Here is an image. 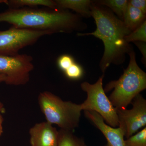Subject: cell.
Segmentation results:
<instances>
[{"label": "cell", "instance_id": "15", "mask_svg": "<svg viewBox=\"0 0 146 146\" xmlns=\"http://www.w3.org/2000/svg\"><path fill=\"white\" fill-rule=\"evenodd\" d=\"M58 146H86L82 139L74 135L73 131L60 129Z\"/></svg>", "mask_w": 146, "mask_h": 146}, {"label": "cell", "instance_id": "24", "mask_svg": "<svg viewBox=\"0 0 146 146\" xmlns=\"http://www.w3.org/2000/svg\"><path fill=\"white\" fill-rule=\"evenodd\" d=\"M7 2V0H0V4L2 3L6 4Z\"/></svg>", "mask_w": 146, "mask_h": 146}, {"label": "cell", "instance_id": "5", "mask_svg": "<svg viewBox=\"0 0 146 146\" xmlns=\"http://www.w3.org/2000/svg\"><path fill=\"white\" fill-rule=\"evenodd\" d=\"M104 74L100 77L94 84L87 82L81 84V89L86 92L87 98L80 104L82 110H91L96 112L103 118L107 125L112 127L119 126L116 108L106 96L103 87Z\"/></svg>", "mask_w": 146, "mask_h": 146}, {"label": "cell", "instance_id": "16", "mask_svg": "<svg viewBox=\"0 0 146 146\" xmlns=\"http://www.w3.org/2000/svg\"><path fill=\"white\" fill-rule=\"evenodd\" d=\"M126 41L128 43L131 42H146V21L140 26L126 36Z\"/></svg>", "mask_w": 146, "mask_h": 146}, {"label": "cell", "instance_id": "11", "mask_svg": "<svg viewBox=\"0 0 146 146\" xmlns=\"http://www.w3.org/2000/svg\"><path fill=\"white\" fill-rule=\"evenodd\" d=\"M58 9H71L76 12L79 16L85 18L91 17V5L92 1L90 0H56Z\"/></svg>", "mask_w": 146, "mask_h": 146}, {"label": "cell", "instance_id": "4", "mask_svg": "<svg viewBox=\"0 0 146 146\" xmlns=\"http://www.w3.org/2000/svg\"><path fill=\"white\" fill-rule=\"evenodd\" d=\"M38 101L46 121L56 125L61 129L72 131L78 126L82 111L80 104L63 101L48 91L39 94Z\"/></svg>", "mask_w": 146, "mask_h": 146}, {"label": "cell", "instance_id": "3", "mask_svg": "<svg viewBox=\"0 0 146 146\" xmlns=\"http://www.w3.org/2000/svg\"><path fill=\"white\" fill-rule=\"evenodd\" d=\"M127 68L117 80L110 81L105 87V92L113 89L108 98L116 109H125L133 99L146 88V74L136 62L132 48Z\"/></svg>", "mask_w": 146, "mask_h": 146}, {"label": "cell", "instance_id": "19", "mask_svg": "<svg viewBox=\"0 0 146 146\" xmlns=\"http://www.w3.org/2000/svg\"><path fill=\"white\" fill-rule=\"evenodd\" d=\"M75 63L72 57L68 54H64L58 58L57 64L60 70L65 72L73 63Z\"/></svg>", "mask_w": 146, "mask_h": 146}, {"label": "cell", "instance_id": "13", "mask_svg": "<svg viewBox=\"0 0 146 146\" xmlns=\"http://www.w3.org/2000/svg\"><path fill=\"white\" fill-rule=\"evenodd\" d=\"M6 4L9 8H35L38 6H43L47 8L57 9L56 3L52 0H10L7 1Z\"/></svg>", "mask_w": 146, "mask_h": 146}, {"label": "cell", "instance_id": "6", "mask_svg": "<svg viewBox=\"0 0 146 146\" xmlns=\"http://www.w3.org/2000/svg\"><path fill=\"white\" fill-rule=\"evenodd\" d=\"M32 57L26 54L14 56L0 54V75L5 76V83L20 86L27 84L34 69Z\"/></svg>", "mask_w": 146, "mask_h": 146}, {"label": "cell", "instance_id": "21", "mask_svg": "<svg viewBox=\"0 0 146 146\" xmlns=\"http://www.w3.org/2000/svg\"><path fill=\"white\" fill-rule=\"evenodd\" d=\"M136 46L138 47L141 54L143 55V57L142 58L143 62L144 64L146 65V42H133Z\"/></svg>", "mask_w": 146, "mask_h": 146}, {"label": "cell", "instance_id": "9", "mask_svg": "<svg viewBox=\"0 0 146 146\" xmlns=\"http://www.w3.org/2000/svg\"><path fill=\"white\" fill-rule=\"evenodd\" d=\"M31 146H58L59 131L48 122L37 123L29 131Z\"/></svg>", "mask_w": 146, "mask_h": 146}, {"label": "cell", "instance_id": "8", "mask_svg": "<svg viewBox=\"0 0 146 146\" xmlns=\"http://www.w3.org/2000/svg\"><path fill=\"white\" fill-rule=\"evenodd\" d=\"M131 109H116L119 127L128 138L146 125V100L138 94L131 102Z\"/></svg>", "mask_w": 146, "mask_h": 146}, {"label": "cell", "instance_id": "22", "mask_svg": "<svg viewBox=\"0 0 146 146\" xmlns=\"http://www.w3.org/2000/svg\"><path fill=\"white\" fill-rule=\"evenodd\" d=\"M3 104L0 102V136L3 133V118L2 115V113L4 110Z\"/></svg>", "mask_w": 146, "mask_h": 146}, {"label": "cell", "instance_id": "10", "mask_svg": "<svg viewBox=\"0 0 146 146\" xmlns=\"http://www.w3.org/2000/svg\"><path fill=\"white\" fill-rule=\"evenodd\" d=\"M84 113L86 117L101 131L106 138L107 143L105 146H125L124 135L119 127L114 128L108 125L96 112L85 110Z\"/></svg>", "mask_w": 146, "mask_h": 146}, {"label": "cell", "instance_id": "20", "mask_svg": "<svg viewBox=\"0 0 146 146\" xmlns=\"http://www.w3.org/2000/svg\"><path fill=\"white\" fill-rule=\"evenodd\" d=\"M128 4L141 10L146 14V1L145 0H130V1H128Z\"/></svg>", "mask_w": 146, "mask_h": 146}, {"label": "cell", "instance_id": "23", "mask_svg": "<svg viewBox=\"0 0 146 146\" xmlns=\"http://www.w3.org/2000/svg\"><path fill=\"white\" fill-rule=\"evenodd\" d=\"M6 80V78L5 76L2 75H0V82H5Z\"/></svg>", "mask_w": 146, "mask_h": 146}, {"label": "cell", "instance_id": "12", "mask_svg": "<svg viewBox=\"0 0 146 146\" xmlns=\"http://www.w3.org/2000/svg\"><path fill=\"white\" fill-rule=\"evenodd\" d=\"M146 16L145 13L143 11L128 4L123 21L127 27L132 32L145 21Z\"/></svg>", "mask_w": 146, "mask_h": 146}, {"label": "cell", "instance_id": "14", "mask_svg": "<svg viewBox=\"0 0 146 146\" xmlns=\"http://www.w3.org/2000/svg\"><path fill=\"white\" fill-rule=\"evenodd\" d=\"M100 5L106 6L115 13L118 18L123 21L124 14L128 5L127 0H100L94 1Z\"/></svg>", "mask_w": 146, "mask_h": 146}, {"label": "cell", "instance_id": "18", "mask_svg": "<svg viewBox=\"0 0 146 146\" xmlns=\"http://www.w3.org/2000/svg\"><path fill=\"white\" fill-rule=\"evenodd\" d=\"M64 72L68 78L78 80L82 77L83 70L80 65L75 62Z\"/></svg>", "mask_w": 146, "mask_h": 146}, {"label": "cell", "instance_id": "17", "mask_svg": "<svg viewBox=\"0 0 146 146\" xmlns=\"http://www.w3.org/2000/svg\"><path fill=\"white\" fill-rule=\"evenodd\" d=\"M125 146H146V127L125 140Z\"/></svg>", "mask_w": 146, "mask_h": 146}, {"label": "cell", "instance_id": "2", "mask_svg": "<svg viewBox=\"0 0 146 146\" xmlns=\"http://www.w3.org/2000/svg\"><path fill=\"white\" fill-rule=\"evenodd\" d=\"M18 29L56 33H71L86 28L80 16L61 9L30 7L9 8L0 13V23Z\"/></svg>", "mask_w": 146, "mask_h": 146}, {"label": "cell", "instance_id": "1", "mask_svg": "<svg viewBox=\"0 0 146 146\" xmlns=\"http://www.w3.org/2000/svg\"><path fill=\"white\" fill-rule=\"evenodd\" d=\"M91 10L96 29L94 32L77 34L79 36L93 35L102 40L104 51L99 65L104 74L111 64L121 65L125 60L126 56L133 48L126 42L125 37L131 31L107 7L92 1Z\"/></svg>", "mask_w": 146, "mask_h": 146}, {"label": "cell", "instance_id": "7", "mask_svg": "<svg viewBox=\"0 0 146 146\" xmlns=\"http://www.w3.org/2000/svg\"><path fill=\"white\" fill-rule=\"evenodd\" d=\"M53 34L50 32L17 28L0 31V54L14 56L20 50L37 42L42 36Z\"/></svg>", "mask_w": 146, "mask_h": 146}]
</instances>
